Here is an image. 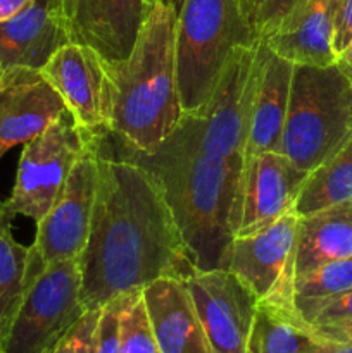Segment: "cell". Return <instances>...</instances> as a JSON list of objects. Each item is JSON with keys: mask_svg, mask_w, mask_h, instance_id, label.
<instances>
[{"mask_svg": "<svg viewBox=\"0 0 352 353\" xmlns=\"http://www.w3.org/2000/svg\"><path fill=\"white\" fill-rule=\"evenodd\" d=\"M85 310L102 309L159 278L195 271L161 183L135 162L99 152V179L85 250L78 257Z\"/></svg>", "mask_w": 352, "mask_h": 353, "instance_id": "1", "label": "cell"}, {"mask_svg": "<svg viewBox=\"0 0 352 353\" xmlns=\"http://www.w3.org/2000/svg\"><path fill=\"white\" fill-rule=\"evenodd\" d=\"M119 141L114 159L148 169L161 183L195 269H223L242 219L244 155L200 145L179 126L148 154Z\"/></svg>", "mask_w": 352, "mask_h": 353, "instance_id": "2", "label": "cell"}, {"mask_svg": "<svg viewBox=\"0 0 352 353\" xmlns=\"http://www.w3.org/2000/svg\"><path fill=\"white\" fill-rule=\"evenodd\" d=\"M113 88L109 131L138 152H154L183 117L176 79V7L155 0L130 55L107 62Z\"/></svg>", "mask_w": 352, "mask_h": 353, "instance_id": "3", "label": "cell"}, {"mask_svg": "<svg viewBox=\"0 0 352 353\" xmlns=\"http://www.w3.org/2000/svg\"><path fill=\"white\" fill-rule=\"evenodd\" d=\"M257 43L238 0H182L176 9V79L183 114L206 105L238 47Z\"/></svg>", "mask_w": 352, "mask_h": 353, "instance_id": "4", "label": "cell"}, {"mask_svg": "<svg viewBox=\"0 0 352 353\" xmlns=\"http://www.w3.org/2000/svg\"><path fill=\"white\" fill-rule=\"evenodd\" d=\"M352 137V85L337 64H293L280 152L311 172Z\"/></svg>", "mask_w": 352, "mask_h": 353, "instance_id": "5", "label": "cell"}, {"mask_svg": "<svg viewBox=\"0 0 352 353\" xmlns=\"http://www.w3.org/2000/svg\"><path fill=\"white\" fill-rule=\"evenodd\" d=\"M104 134L78 126L66 110L43 133L24 143L12 193L0 203V219L24 216L38 223L54 205L76 161Z\"/></svg>", "mask_w": 352, "mask_h": 353, "instance_id": "6", "label": "cell"}, {"mask_svg": "<svg viewBox=\"0 0 352 353\" xmlns=\"http://www.w3.org/2000/svg\"><path fill=\"white\" fill-rule=\"evenodd\" d=\"M31 281L2 353H48L86 312L78 259L43 265L30 247Z\"/></svg>", "mask_w": 352, "mask_h": 353, "instance_id": "7", "label": "cell"}, {"mask_svg": "<svg viewBox=\"0 0 352 353\" xmlns=\"http://www.w3.org/2000/svg\"><path fill=\"white\" fill-rule=\"evenodd\" d=\"M299 214L293 210L251 234L235 236L224 268L248 286L257 305L297 314L293 302Z\"/></svg>", "mask_w": 352, "mask_h": 353, "instance_id": "8", "label": "cell"}, {"mask_svg": "<svg viewBox=\"0 0 352 353\" xmlns=\"http://www.w3.org/2000/svg\"><path fill=\"white\" fill-rule=\"evenodd\" d=\"M99 145L76 161L54 205L37 223L33 248L43 265L78 259L85 250L99 179Z\"/></svg>", "mask_w": 352, "mask_h": 353, "instance_id": "9", "label": "cell"}, {"mask_svg": "<svg viewBox=\"0 0 352 353\" xmlns=\"http://www.w3.org/2000/svg\"><path fill=\"white\" fill-rule=\"evenodd\" d=\"M213 353H247L257 299L226 269L195 271L183 279Z\"/></svg>", "mask_w": 352, "mask_h": 353, "instance_id": "10", "label": "cell"}, {"mask_svg": "<svg viewBox=\"0 0 352 353\" xmlns=\"http://www.w3.org/2000/svg\"><path fill=\"white\" fill-rule=\"evenodd\" d=\"M45 81L61 95L78 126L107 133L113 88L106 59L92 47L66 43L40 69Z\"/></svg>", "mask_w": 352, "mask_h": 353, "instance_id": "11", "label": "cell"}, {"mask_svg": "<svg viewBox=\"0 0 352 353\" xmlns=\"http://www.w3.org/2000/svg\"><path fill=\"white\" fill-rule=\"evenodd\" d=\"M69 43L92 47L107 62L130 55L148 12L147 0H48Z\"/></svg>", "mask_w": 352, "mask_h": 353, "instance_id": "12", "label": "cell"}, {"mask_svg": "<svg viewBox=\"0 0 352 353\" xmlns=\"http://www.w3.org/2000/svg\"><path fill=\"white\" fill-rule=\"evenodd\" d=\"M307 176L282 152H264L245 162L242 219L235 236L255 233L293 212Z\"/></svg>", "mask_w": 352, "mask_h": 353, "instance_id": "13", "label": "cell"}, {"mask_svg": "<svg viewBox=\"0 0 352 353\" xmlns=\"http://www.w3.org/2000/svg\"><path fill=\"white\" fill-rule=\"evenodd\" d=\"M292 71V62L276 55L264 41L259 40L255 48V90L245 145V162L264 152H280Z\"/></svg>", "mask_w": 352, "mask_h": 353, "instance_id": "14", "label": "cell"}, {"mask_svg": "<svg viewBox=\"0 0 352 353\" xmlns=\"http://www.w3.org/2000/svg\"><path fill=\"white\" fill-rule=\"evenodd\" d=\"M66 110L40 72L19 69L0 92V161L10 148L43 133Z\"/></svg>", "mask_w": 352, "mask_h": 353, "instance_id": "15", "label": "cell"}, {"mask_svg": "<svg viewBox=\"0 0 352 353\" xmlns=\"http://www.w3.org/2000/svg\"><path fill=\"white\" fill-rule=\"evenodd\" d=\"M141 296L162 353H213L183 279H155L141 288Z\"/></svg>", "mask_w": 352, "mask_h": 353, "instance_id": "16", "label": "cell"}, {"mask_svg": "<svg viewBox=\"0 0 352 353\" xmlns=\"http://www.w3.org/2000/svg\"><path fill=\"white\" fill-rule=\"evenodd\" d=\"M69 43L66 31L48 0H37L16 17L0 23V69L38 71Z\"/></svg>", "mask_w": 352, "mask_h": 353, "instance_id": "17", "label": "cell"}, {"mask_svg": "<svg viewBox=\"0 0 352 353\" xmlns=\"http://www.w3.org/2000/svg\"><path fill=\"white\" fill-rule=\"evenodd\" d=\"M340 0H306L282 26L261 41L292 64H335L333 23Z\"/></svg>", "mask_w": 352, "mask_h": 353, "instance_id": "18", "label": "cell"}, {"mask_svg": "<svg viewBox=\"0 0 352 353\" xmlns=\"http://www.w3.org/2000/svg\"><path fill=\"white\" fill-rule=\"evenodd\" d=\"M352 257V200L299 216L295 279L328 262Z\"/></svg>", "mask_w": 352, "mask_h": 353, "instance_id": "19", "label": "cell"}, {"mask_svg": "<svg viewBox=\"0 0 352 353\" xmlns=\"http://www.w3.org/2000/svg\"><path fill=\"white\" fill-rule=\"evenodd\" d=\"M352 200V137L326 162L309 172L295 203L299 216Z\"/></svg>", "mask_w": 352, "mask_h": 353, "instance_id": "20", "label": "cell"}, {"mask_svg": "<svg viewBox=\"0 0 352 353\" xmlns=\"http://www.w3.org/2000/svg\"><path fill=\"white\" fill-rule=\"evenodd\" d=\"M31 281L30 248L17 243L0 219V352Z\"/></svg>", "mask_w": 352, "mask_h": 353, "instance_id": "21", "label": "cell"}, {"mask_svg": "<svg viewBox=\"0 0 352 353\" xmlns=\"http://www.w3.org/2000/svg\"><path fill=\"white\" fill-rule=\"evenodd\" d=\"M314 336L299 314L257 305L252 324L251 353H307Z\"/></svg>", "mask_w": 352, "mask_h": 353, "instance_id": "22", "label": "cell"}, {"mask_svg": "<svg viewBox=\"0 0 352 353\" xmlns=\"http://www.w3.org/2000/svg\"><path fill=\"white\" fill-rule=\"evenodd\" d=\"M352 288V257L342 261L328 262L314 269L309 274L295 279L293 302L295 310L306 323L311 314L330 300Z\"/></svg>", "mask_w": 352, "mask_h": 353, "instance_id": "23", "label": "cell"}, {"mask_svg": "<svg viewBox=\"0 0 352 353\" xmlns=\"http://www.w3.org/2000/svg\"><path fill=\"white\" fill-rule=\"evenodd\" d=\"M121 353H162L152 333L141 288L124 293L121 310Z\"/></svg>", "mask_w": 352, "mask_h": 353, "instance_id": "24", "label": "cell"}, {"mask_svg": "<svg viewBox=\"0 0 352 353\" xmlns=\"http://www.w3.org/2000/svg\"><path fill=\"white\" fill-rule=\"evenodd\" d=\"M124 293L100 309L93 336V353H121V310Z\"/></svg>", "mask_w": 352, "mask_h": 353, "instance_id": "25", "label": "cell"}, {"mask_svg": "<svg viewBox=\"0 0 352 353\" xmlns=\"http://www.w3.org/2000/svg\"><path fill=\"white\" fill-rule=\"evenodd\" d=\"M99 314L100 309L86 310L48 353H93V336Z\"/></svg>", "mask_w": 352, "mask_h": 353, "instance_id": "26", "label": "cell"}, {"mask_svg": "<svg viewBox=\"0 0 352 353\" xmlns=\"http://www.w3.org/2000/svg\"><path fill=\"white\" fill-rule=\"evenodd\" d=\"M306 0H264L255 16V37L262 40L278 30L285 19H289Z\"/></svg>", "mask_w": 352, "mask_h": 353, "instance_id": "27", "label": "cell"}, {"mask_svg": "<svg viewBox=\"0 0 352 353\" xmlns=\"http://www.w3.org/2000/svg\"><path fill=\"white\" fill-rule=\"evenodd\" d=\"M347 323H352V288L321 303L306 321L311 330Z\"/></svg>", "mask_w": 352, "mask_h": 353, "instance_id": "28", "label": "cell"}, {"mask_svg": "<svg viewBox=\"0 0 352 353\" xmlns=\"http://www.w3.org/2000/svg\"><path fill=\"white\" fill-rule=\"evenodd\" d=\"M352 41V0H340L333 23V52L340 54Z\"/></svg>", "mask_w": 352, "mask_h": 353, "instance_id": "29", "label": "cell"}, {"mask_svg": "<svg viewBox=\"0 0 352 353\" xmlns=\"http://www.w3.org/2000/svg\"><path fill=\"white\" fill-rule=\"evenodd\" d=\"M311 333H313V336L321 338V340L352 343V323L338 324V326L313 327V330H311Z\"/></svg>", "mask_w": 352, "mask_h": 353, "instance_id": "30", "label": "cell"}, {"mask_svg": "<svg viewBox=\"0 0 352 353\" xmlns=\"http://www.w3.org/2000/svg\"><path fill=\"white\" fill-rule=\"evenodd\" d=\"M307 353H352V343L321 340V338L314 336L313 345H311Z\"/></svg>", "mask_w": 352, "mask_h": 353, "instance_id": "31", "label": "cell"}, {"mask_svg": "<svg viewBox=\"0 0 352 353\" xmlns=\"http://www.w3.org/2000/svg\"><path fill=\"white\" fill-rule=\"evenodd\" d=\"M35 2L37 0H0V23L12 19Z\"/></svg>", "mask_w": 352, "mask_h": 353, "instance_id": "32", "label": "cell"}, {"mask_svg": "<svg viewBox=\"0 0 352 353\" xmlns=\"http://www.w3.org/2000/svg\"><path fill=\"white\" fill-rule=\"evenodd\" d=\"M337 68L344 72L345 78L349 79V83L352 85V41L349 43V47L344 52L337 55V61H335Z\"/></svg>", "mask_w": 352, "mask_h": 353, "instance_id": "33", "label": "cell"}, {"mask_svg": "<svg viewBox=\"0 0 352 353\" xmlns=\"http://www.w3.org/2000/svg\"><path fill=\"white\" fill-rule=\"evenodd\" d=\"M262 2H264V0H238V3H240L242 12H244V16H245V19H247V23L251 24V28H252V31H254V34H255V30H254L255 16H257V10H259V7H261ZM255 38H257V37H255Z\"/></svg>", "mask_w": 352, "mask_h": 353, "instance_id": "34", "label": "cell"}, {"mask_svg": "<svg viewBox=\"0 0 352 353\" xmlns=\"http://www.w3.org/2000/svg\"><path fill=\"white\" fill-rule=\"evenodd\" d=\"M17 71H19V69H10V71H2V69H0V92H2L3 86L17 74Z\"/></svg>", "mask_w": 352, "mask_h": 353, "instance_id": "35", "label": "cell"}, {"mask_svg": "<svg viewBox=\"0 0 352 353\" xmlns=\"http://www.w3.org/2000/svg\"><path fill=\"white\" fill-rule=\"evenodd\" d=\"M179 2H182V0H173V3H175V7H176V9H178Z\"/></svg>", "mask_w": 352, "mask_h": 353, "instance_id": "36", "label": "cell"}, {"mask_svg": "<svg viewBox=\"0 0 352 353\" xmlns=\"http://www.w3.org/2000/svg\"><path fill=\"white\" fill-rule=\"evenodd\" d=\"M154 2H155V0H147V6H148V7H150V6H152V3H154Z\"/></svg>", "mask_w": 352, "mask_h": 353, "instance_id": "37", "label": "cell"}, {"mask_svg": "<svg viewBox=\"0 0 352 353\" xmlns=\"http://www.w3.org/2000/svg\"><path fill=\"white\" fill-rule=\"evenodd\" d=\"M247 353H251V352H247Z\"/></svg>", "mask_w": 352, "mask_h": 353, "instance_id": "38", "label": "cell"}, {"mask_svg": "<svg viewBox=\"0 0 352 353\" xmlns=\"http://www.w3.org/2000/svg\"><path fill=\"white\" fill-rule=\"evenodd\" d=\"M0 353H2V352H0Z\"/></svg>", "mask_w": 352, "mask_h": 353, "instance_id": "39", "label": "cell"}]
</instances>
